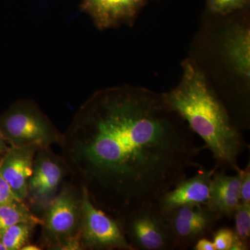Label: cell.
Segmentation results:
<instances>
[{
    "mask_svg": "<svg viewBox=\"0 0 250 250\" xmlns=\"http://www.w3.org/2000/svg\"><path fill=\"white\" fill-rule=\"evenodd\" d=\"M62 155L92 202L119 219L157 203L199 166L200 148L163 94L129 85L98 90L62 134Z\"/></svg>",
    "mask_w": 250,
    "mask_h": 250,
    "instance_id": "obj_1",
    "label": "cell"
},
{
    "mask_svg": "<svg viewBox=\"0 0 250 250\" xmlns=\"http://www.w3.org/2000/svg\"><path fill=\"white\" fill-rule=\"evenodd\" d=\"M182 65L179 84L163 94L166 103L205 141L217 167L238 172V158L247 147L239 128L197 64L187 59Z\"/></svg>",
    "mask_w": 250,
    "mask_h": 250,
    "instance_id": "obj_2",
    "label": "cell"
},
{
    "mask_svg": "<svg viewBox=\"0 0 250 250\" xmlns=\"http://www.w3.org/2000/svg\"><path fill=\"white\" fill-rule=\"evenodd\" d=\"M82 187L72 180L62 182L41 216L42 231L39 243L41 249L82 250Z\"/></svg>",
    "mask_w": 250,
    "mask_h": 250,
    "instance_id": "obj_3",
    "label": "cell"
},
{
    "mask_svg": "<svg viewBox=\"0 0 250 250\" xmlns=\"http://www.w3.org/2000/svg\"><path fill=\"white\" fill-rule=\"evenodd\" d=\"M0 134L10 147H60L62 134L32 99L18 100L0 115Z\"/></svg>",
    "mask_w": 250,
    "mask_h": 250,
    "instance_id": "obj_4",
    "label": "cell"
},
{
    "mask_svg": "<svg viewBox=\"0 0 250 250\" xmlns=\"http://www.w3.org/2000/svg\"><path fill=\"white\" fill-rule=\"evenodd\" d=\"M118 220L133 250L177 249L170 224L157 203L140 206Z\"/></svg>",
    "mask_w": 250,
    "mask_h": 250,
    "instance_id": "obj_5",
    "label": "cell"
},
{
    "mask_svg": "<svg viewBox=\"0 0 250 250\" xmlns=\"http://www.w3.org/2000/svg\"><path fill=\"white\" fill-rule=\"evenodd\" d=\"M70 167L62 155L51 147H40L36 152L32 173L27 184L25 202L37 216L58 193L65 177H70Z\"/></svg>",
    "mask_w": 250,
    "mask_h": 250,
    "instance_id": "obj_6",
    "label": "cell"
},
{
    "mask_svg": "<svg viewBox=\"0 0 250 250\" xmlns=\"http://www.w3.org/2000/svg\"><path fill=\"white\" fill-rule=\"evenodd\" d=\"M82 188V250H133L118 219L98 208Z\"/></svg>",
    "mask_w": 250,
    "mask_h": 250,
    "instance_id": "obj_7",
    "label": "cell"
},
{
    "mask_svg": "<svg viewBox=\"0 0 250 250\" xmlns=\"http://www.w3.org/2000/svg\"><path fill=\"white\" fill-rule=\"evenodd\" d=\"M170 224L177 249L193 247L209 234L221 220L206 205H185L165 213Z\"/></svg>",
    "mask_w": 250,
    "mask_h": 250,
    "instance_id": "obj_8",
    "label": "cell"
},
{
    "mask_svg": "<svg viewBox=\"0 0 250 250\" xmlns=\"http://www.w3.org/2000/svg\"><path fill=\"white\" fill-rule=\"evenodd\" d=\"M149 0H82L81 9L100 30L134 24Z\"/></svg>",
    "mask_w": 250,
    "mask_h": 250,
    "instance_id": "obj_9",
    "label": "cell"
},
{
    "mask_svg": "<svg viewBox=\"0 0 250 250\" xmlns=\"http://www.w3.org/2000/svg\"><path fill=\"white\" fill-rule=\"evenodd\" d=\"M37 146L11 147L0 159V174L9 184L15 197L25 202L28 181L32 173Z\"/></svg>",
    "mask_w": 250,
    "mask_h": 250,
    "instance_id": "obj_10",
    "label": "cell"
},
{
    "mask_svg": "<svg viewBox=\"0 0 250 250\" xmlns=\"http://www.w3.org/2000/svg\"><path fill=\"white\" fill-rule=\"evenodd\" d=\"M218 168L201 170L191 178L184 179L158 200L164 213L185 205H206L209 196L210 181Z\"/></svg>",
    "mask_w": 250,
    "mask_h": 250,
    "instance_id": "obj_11",
    "label": "cell"
},
{
    "mask_svg": "<svg viewBox=\"0 0 250 250\" xmlns=\"http://www.w3.org/2000/svg\"><path fill=\"white\" fill-rule=\"evenodd\" d=\"M241 203L240 175L230 176L215 170L210 181L209 196L206 206L219 218H232Z\"/></svg>",
    "mask_w": 250,
    "mask_h": 250,
    "instance_id": "obj_12",
    "label": "cell"
},
{
    "mask_svg": "<svg viewBox=\"0 0 250 250\" xmlns=\"http://www.w3.org/2000/svg\"><path fill=\"white\" fill-rule=\"evenodd\" d=\"M224 52L235 71L246 80L250 74V31L238 26L228 31L224 41Z\"/></svg>",
    "mask_w": 250,
    "mask_h": 250,
    "instance_id": "obj_13",
    "label": "cell"
},
{
    "mask_svg": "<svg viewBox=\"0 0 250 250\" xmlns=\"http://www.w3.org/2000/svg\"><path fill=\"white\" fill-rule=\"evenodd\" d=\"M31 222L41 226L42 219L33 213L25 202L16 199L0 205V231L16 224Z\"/></svg>",
    "mask_w": 250,
    "mask_h": 250,
    "instance_id": "obj_14",
    "label": "cell"
},
{
    "mask_svg": "<svg viewBox=\"0 0 250 250\" xmlns=\"http://www.w3.org/2000/svg\"><path fill=\"white\" fill-rule=\"evenodd\" d=\"M37 226L39 225L31 222L16 224L0 231V240L6 250H21L30 243L31 235Z\"/></svg>",
    "mask_w": 250,
    "mask_h": 250,
    "instance_id": "obj_15",
    "label": "cell"
},
{
    "mask_svg": "<svg viewBox=\"0 0 250 250\" xmlns=\"http://www.w3.org/2000/svg\"><path fill=\"white\" fill-rule=\"evenodd\" d=\"M235 221L233 230L237 238L250 247V205L240 203L233 215Z\"/></svg>",
    "mask_w": 250,
    "mask_h": 250,
    "instance_id": "obj_16",
    "label": "cell"
},
{
    "mask_svg": "<svg viewBox=\"0 0 250 250\" xmlns=\"http://www.w3.org/2000/svg\"><path fill=\"white\" fill-rule=\"evenodd\" d=\"M250 0H207V6L213 14L228 15L244 8Z\"/></svg>",
    "mask_w": 250,
    "mask_h": 250,
    "instance_id": "obj_17",
    "label": "cell"
},
{
    "mask_svg": "<svg viewBox=\"0 0 250 250\" xmlns=\"http://www.w3.org/2000/svg\"><path fill=\"white\" fill-rule=\"evenodd\" d=\"M236 240L233 230L229 228H221L214 233L213 243L216 250H231Z\"/></svg>",
    "mask_w": 250,
    "mask_h": 250,
    "instance_id": "obj_18",
    "label": "cell"
},
{
    "mask_svg": "<svg viewBox=\"0 0 250 250\" xmlns=\"http://www.w3.org/2000/svg\"><path fill=\"white\" fill-rule=\"evenodd\" d=\"M240 175V200L241 203L250 205V163L244 169L238 171Z\"/></svg>",
    "mask_w": 250,
    "mask_h": 250,
    "instance_id": "obj_19",
    "label": "cell"
},
{
    "mask_svg": "<svg viewBox=\"0 0 250 250\" xmlns=\"http://www.w3.org/2000/svg\"><path fill=\"white\" fill-rule=\"evenodd\" d=\"M11 188L0 174V205L16 200Z\"/></svg>",
    "mask_w": 250,
    "mask_h": 250,
    "instance_id": "obj_20",
    "label": "cell"
},
{
    "mask_svg": "<svg viewBox=\"0 0 250 250\" xmlns=\"http://www.w3.org/2000/svg\"><path fill=\"white\" fill-rule=\"evenodd\" d=\"M192 248L195 250H216L213 242L205 238L199 239Z\"/></svg>",
    "mask_w": 250,
    "mask_h": 250,
    "instance_id": "obj_21",
    "label": "cell"
},
{
    "mask_svg": "<svg viewBox=\"0 0 250 250\" xmlns=\"http://www.w3.org/2000/svg\"><path fill=\"white\" fill-rule=\"evenodd\" d=\"M10 146L0 134V155L4 154L10 149Z\"/></svg>",
    "mask_w": 250,
    "mask_h": 250,
    "instance_id": "obj_22",
    "label": "cell"
},
{
    "mask_svg": "<svg viewBox=\"0 0 250 250\" xmlns=\"http://www.w3.org/2000/svg\"><path fill=\"white\" fill-rule=\"evenodd\" d=\"M41 248L39 245L31 244L30 243H27L25 246H23L21 250H40Z\"/></svg>",
    "mask_w": 250,
    "mask_h": 250,
    "instance_id": "obj_23",
    "label": "cell"
},
{
    "mask_svg": "<svg viewBox=\"0 0 250 250\" xmlns=\"http://www.w3.org/2000/svg\"><path fill=\"white\" fill-rule=\"evenodd\" d=\"M0 250H6V248H5L1 240H0Z\"/></svg>",
    "mask_w": 250,
    "mask_h": 250,
    "instance_id": "obj_24",
    "label": "cell"
},
{
    "mask_svg": "<svg viewBox=\"0 0 250 250\" xmlns=\"http://www.w3.org/2000/svg\"><path fill=\"white\" fill-rule=\"evenodd\" d=\"M3 154H1V155H0V159H1V156H2Z\"/></svg>",
    "mask_w": 250,
    "mask_h": 250,
    "instance_id": "obj_25",
    "label": "cell"
}]
</instances>
